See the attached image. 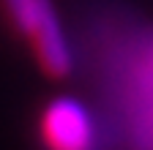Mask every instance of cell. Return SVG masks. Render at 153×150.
<instances>
[{
    "label": "cell",
    "instance_id": "4",
    "mask_svg": "<svg viewBox=\"0 0 153 150\" xmlns=\"http://www.w3.org/2000/svg\"><path fill=\"white\" fill-rule=\"evenodd\" d=\"M3 6H6L8 16H11L14 27L22 35H27L30 22H33V0H3Z\"/></svg>",
    "mask_w": 153,
    "mask_h": 150
},
{
    "label": "cell",
    "instance_id": "3",
    "mask_svg": "<svg viewBox=\"0 0 153 150\" xmlns=\"http://www.w3.org/2000/svg\"><path fill=\"white\" fill-rule=\"evenodd\" d=\"M27 35L33 38V49L44 74L52 79H66L76 71V52L68 44L66 27L52 0H33V22Z\"/></svg>",
    "mask_w": 153,
    "mask_h": 150
},
{
    "label": "cell",
    "instance_id": "2",
    "mask_svg": "<svg viewBox=\"0 0 153 150\" xmlns=\"http://www.w3.org/2000/svg\"><path fill=\"white\" fill-rule=\"evenodd\" d=\"M47 150H101V128L96 112L74 96L52 98L38 120Z\"/></svg>",
    "mask_w": 153,
    "mask_h": 150
},
{
    "label": "cell",
    "instance_id": "1",
    "mask_svg": "<svg viewBox=\"0 0 153 150\" xmlns=\"http://www.w3.org/2000/svg\"><path fill=\"white\" fill-rule=\"evenodd\" d=\"M82 30L85 68L101 104V150H153V25L107 3Z\"/></svg>",
    "mask_w": 153,
    "mask_h": 150
}]
</instances>
